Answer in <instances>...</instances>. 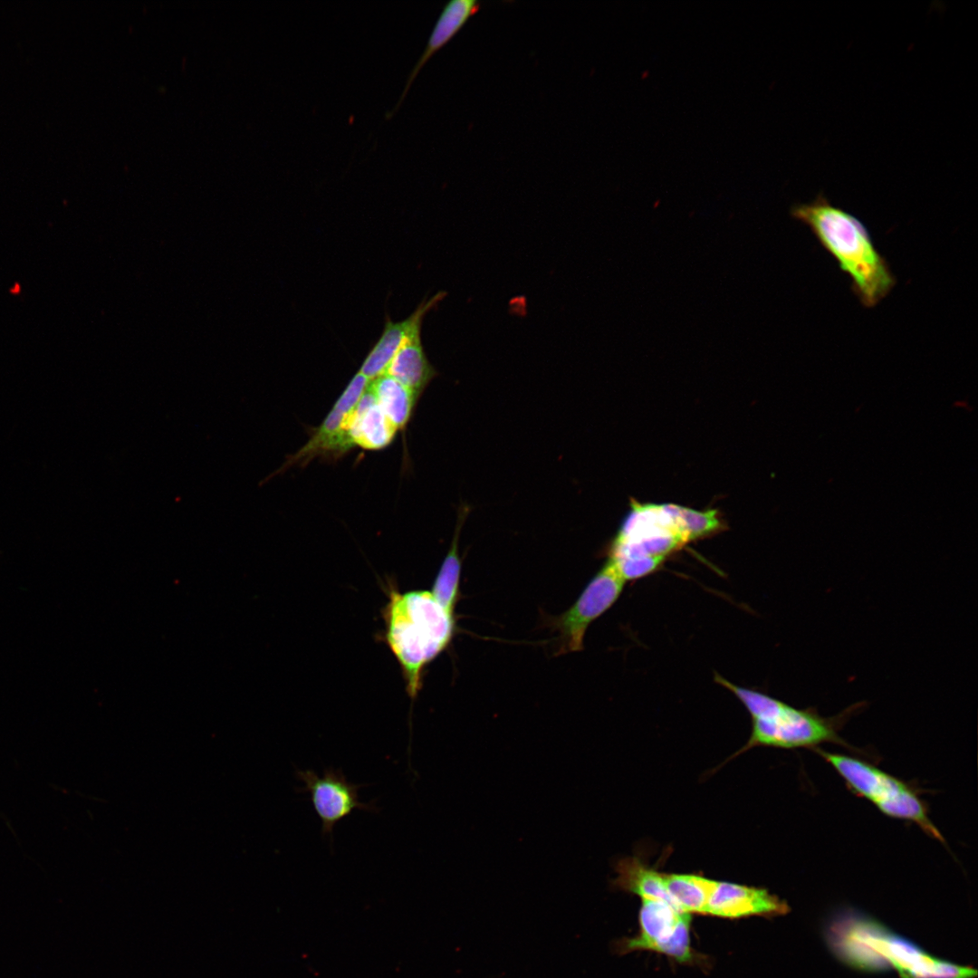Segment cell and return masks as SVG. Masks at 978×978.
<instances>
[{
	"mask_svg": "<svg viewBox=\"0 0 978 978\" xmlns=\"http://www.w3.org/2000/svg\"><path fill=\"white\" fill-rule=\"evenodd\" d=\"M791 215L810 229L849 276L851 289L865 307L876 306L896 285L888 263L856 216L822 195L812 202L794 205Z\"/></svg>",
	"mask_w": 978,
	"mask_h": 978,
	"instance_id": "obj_1",
	"label": "cell"
},
{
	"mask_svg": "<svg viewBox=\"0 0 978 978\" xmlns=\"http://www.w3.org/2000/svg\"><path fill=\"white\" fill-rule=\"evenodd\" d=\"M387 593L383 639L400 666L407 694L413 701L421 689L426 666L452 639L455 616L429 590L401 592L389 583Z\"/></svg>",
	"mask_w": 978,
	"mask_h": 978,
	"instance_id": "obj_2",
	"label": "cell"
},
{
	"mask_svg": "<svg viewBox=\"0 0 978 978\" xmlns=\"http://www.w3.org/2000/svg\"><path fill=\"white\" fill-rule=\"evenodd\" d=\"M723 686L746 707L753 719L751 736L736 753L755 746L784 749L813 747L823 743L847 745L839 732L865 705L856 703L837 715L825 717L814 708L799 709L762 692L725 680Z\"/></svg>",
	"mask_w": 978,
	"mask_h": 978,
	"instance_id": "obj_3",
	"label": "cell"
},
{
	"mask_svg": "<svg viewBox=\"0 0 978 978\" xmlns=\"http://www.w3.org/2000/svg\"><path fill=\"white\" fill-rule=\"evenodd\" d=\"M816 752L837 771L850 790L872 802L882 813L912 821L929 836L944 841L929 819L925 804L908 784L857 758L821 749Z\"/></svg>",
	"mask_w": 978,
	"mask_h": 978,
	"instance_id": "obj_4",
	"label": "cell"
},
{
	"mask_svg": "<svg viewBox=\"0 0 978 978\" xmlns=\"http://www.w3.org/2000/svg\"><path fill=\"white\" fill-rule=\"evenodd\" d=\"M688 541L664 504L632 502L611 546L609 559L621 561L665 560Z\"/></svg>",
	"mask_w": 978,
	"mask_h": 978,
	"instance_id": "obj_5",
	"label": "cell"
},
{
	"mask_svg": "<svg viewBox=\"0 0 978 978\" xmlns=\"http://www.w3.org/2000/svg\"><path fill=\"white\" fill-rule=\"evenodd\" d=\"M638 920V935L617 941L613 948L617 954L649 950L666 954L679 963H688L693 959L689 914L677 910L665 901L642 899Z\"/></svg>",
	"mask_w": 978,
	"mask_h": 978,
	"instance_id": "obj_6",
	"label": "cell"
},
{
	"mask_svg": "<svg viewBox=\"0 0 978 978\" xmlns=\"http://www.w3.org/2000/svg\"><path fill=\"white\" fill-rule=\"evenodd\" d=\"M369 383V380L358 371L321 425L313 429L308 441L289 455L273 475L292 466L304 467L316 458L339 459L351 450L354 446L349 436V420Z\"/></svg>",
	"mask_w": 978,
	"mask_h": 978,
	"instance_id": "obj_7",
	"label": "cell"
},
{
	"mask_svg": "<svg viewBox=\"0 0 978 978\" xmlns=\"http://www.w3.org/2000/svg\"><path fill=\"white\" fill-rule=\"evenodd\" d=\"M625 581L608 559L576 602L552 622L559 632L558 654L582 649L589 625L612 606L620 595Z\"/></svg>",
	"mask_w": 978,
	"mask_h": 978,
	"instance_id": "obj_8",
	"label": "cell"
},
{
	"mask_svg": "<svg viewBox=\"0 0 978 978\" xmlns=\"http://www.w3.org/2000/svg\"><path fill=\"white\" fill-rule=\"evenodd\" d=\"M296 778L303 782L298 792L310 794L313 809L321 821V834L331 836L336 824L350 816L355 810L378 812L375 801L363 803L359 800V791L367 786L348 781L341 769L325 768L321 776L312 770L296 769Z\"/></svg>",
	"mask_w": 978,
	"mask_h": 978,
	"instance_id": "obj_9",
	"label": "cell"
},
{
	"mask_svg": "<svg viewBox=\"0 0 978 978\" xmlns=\"http://www.w3.org/2000/svg\"><path fill=\"white\" fill-rule=\"evenodd\" d=\"M876 951L889 970L899 978H974L977 970L935 957L887 926L877 942Z\"/></svg>",
	"mask_w": 978,
	"mask_h": 978,
	"instance_id": "obj_10",
	"label": "cell"
},
{
	"mask_svg": "<svg viewBox=\"0 0 978 978\" xmlns=\"http://www.w3.org/2000/svg\"><path fill=\"white\" fill-rule=\"evenodd\" d=\"M789 910L784 900L764 888L716 881L705 914L724 918H741L752 916H781Z\"/></svg>",
	"mask_w": 978,
	"mask_h": 978,
	"instance_id": "obj_11",
	"label": "cell"
},
{
	"mask_svg": "<svg viewBox=\"0 0 978 978\" xmlns=\"http://www.w3.org/2000/svg\"><path fill=\"white\" fill-rule=\"evenodd\" d=\"M445 296V292H438L428 300L423 301L405 320L393 321L390 318H387L380 337L365 357L359 372L369 380L384 374L393 356L405 340L414 331L421 328L425 316Z\"/></svg>",
	"mask_w": 978,
	"mask_h": 978,
	"instance_id": "obj_12",
	"label": "cell"
},
{
	"mask_svg": "<svg viewBox=\"0 0 978 978\" xmlns=\"http://www.w3.org/2000/svg\"><path fill=\"white\" fill-rule=\"evenodd\" d=\"M481 5V2L475 0H452L444 5L422 54L409 72L396 105L386 115V118H391L398 110L423 66L456 35L471 17L478 13Z\"/></svg>",
	"mask_w": 978,
	"mask_h": 978,
	"instance_id": "obj_13",
	"label": "cell"
},
{
	"mask_svg": "<svg viewBox=\"0 0 978 978\" xmlns=\"http://www.w3.org/2000/svg\"><path fill=\"white\" fill-rule=\"evenodd\" d=\"M348 429L353 446L371 451L388 447L398 432L379 407L369 385L350 415Z\"/></svg>",
	"mask_w": 978,
	"mask_h": 978,
	"instance_id": "obj_14",
	"label": "cell"
},
{
	"mask_svg": "<svg viewBox=\"0 0 978 978\" xmlns=\"http://www.w3.org/2000/svg\"><path fill=\"white\" fill-rule=\"evenodd\" d=\"M385 373L420 398L430 381L437 375L424 350L421 328L408 335L393 356Z\"/></svg>",
	"mask_w": 978,
	"mask_h": 978,
	"instance_id": "obj_15",
	"label": "cell"
},
{
	"mask_svg": "<svg viewBox=\"0 0 978 978\" xmlns=\"http://www.w3.org/2000/svg\"><path fill=\"white\" fill-rule=\"evenodd\" d=\"M615 871L617 877L611 884L616 888L635 894L641 899L665 901L683 912L668 894L663 873L647 867L638 858L619 859L616 863Z\"/></svg>",
	"mask_w": 978,
	"mask_h": 978,
	"instance_id": "obj_16",
	"label": "cell"
},
{
	"mask_svg": "<svg viewBox=\"0 0 978 978\" xmlns=\"http://www.w3.org/2000/svg\"><path fill=\"white\" fill-rule=\"evenodd\" d=\"M369 387L389 422L398 431L404 430L419 397L386 373L369 380Z\"/></svg>",
	"mask_w": 978,
	"mask_h": 978,
	"instance_id": "obj_17",
	"label": "cell"
},
{
	"mask_svg": "<svg viewBox=\"0 0 978 978\" xmlns=\"http://www.w3.org/2000/svg\"><path fill=\"white\" fill-rule=\"evenodd\" d=\"M664 883L671 898L686 914L705 915L716 880L695 874H665Z\"/></svg>",
	"mask_w": 978,
	"mask_h": 978,
	"instance_id": "obj_18",
	"label": "cell"
},
{
	"mask_svg": "<svg viewBox=\"0 0 978 978\" xmlns=\"http://www.w3.org/2000/svg\"><path fill=\"white\" fill-rule=\"evenodd\" d=\"M470 507L462 503L457 512V522L450 549L440 567L431 592L436 599L454 614L458 597L461 561L458 555V541L461 529L469 513Z\"/></svg>",
	"mask_w": 978,
	"mask_h": 978,
	"instance_id": "obj_19",
	"label": "cell"
},
{
	"mask_svg": "<svg viewBox=\"0 0 978 978\" xmlns=\"http://www.w3.org/2000/svg\"><path fill=\"white\" fill-rule=\"evenodd\" d=\"M665 505L688 542L706 536L721 527L716 510L698 511L673 503Z\"/></svg>",
	"mask_w": 978,
	"mask_h": 978,
	"instance_id": "obj_20",
	"label": "cell"
}]
</instances>
